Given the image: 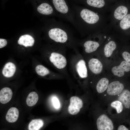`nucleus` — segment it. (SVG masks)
Wrapping results in <instances>:
<instances>
[{
    "instance_id": "nucleus-1",
    "label": "nucleus",
    "mask_w": 130,
    "mask_h": 130,
    "mask_svg": "<svg viewBox=\"0 0 130 130\" xmlns=\"http://www.w3.org/2000/svg\"><path fill=\"white\" fill-rule=\"evenodd\" d=\"M68 0L74 13V27L81 36H89L110 28L109 15L96 12Z\"/></svg>"
},
{
    "instance_id": "nucleus-2",
    "label": "nucleus",
    "mask_w": 130,
    "mask_h": 130,
    "mask_svg": "<svg viewBox=\"0 0 130 130\" xmlns=\"http://www.w3.org/2000/svg\"><path fill=\"white\" fill-rule=\"evenodd\" d=\"M52 27L49 29V38L56 44L77 49L78 39L75 38L70 29L63 23L55 20Z\"/></svg>"
},
{
    "instance_id": "nucleus-3",
    "label": "nucleus",
    "mask_w": 130,
    "mask_h": 130,
    "mask_svg": "<svg viewBox=\"0 0 130 130\" xmlns=\"http://www.w3.org/2000/svg\"><path fill=\"white\" fill-rule=\"evenodd\" d=\"M50 0L59 18L69 22L75 27L74 13L68 0Z\"/></svg>"
},
{
    "instance_id": "nucleus-4",
    "label": "nucleus",
    "mask_w": 130,
    "mask_h": 130,
    "mask_svg": "<svg viewBox=\"0 0 130 130\" xmlns=\"http://www.w3.org/2000/svg\"><path fill=\"white\" fill-rule=\"evenodd\" d=\"M96 12L104 15L110 13L112 5L106 0H70Z\"/></svg>"
},
{
    "instance_id": "nucleus-5",
    "label": "nucleus",
    "mask_w": 130,
    "mask_h": 130,
    "mask_svg": "<svg viewBox=\"0 0 130 130\" xmlns=\"http://www.w3.org/2000/svg\"><path fill=\"white\" fill-rule=\"evenodd\" d=\"M65 46L57 44L56 51L51 53L49 60L59 72L67 71V61L66 56Z\"/></svg>"
},
{
    "instance_id": "nucleus-6",
    "label": "nucleus",
    "mask_w": 130,
    "mask_h": 130,
    "mask_svg": "<svg viewBox=\"0 0 130 130\" xmlns=\"http://www.w3.org/2000/svg\"><path fill=\"white\" fill-rule=\"evenodd\" d=\"M75 54L72 57L70 62L71 71L80 78H86L88 76L86 62L82 58L77 49L75 50Z\"/></svg>"
},
{
    "instance_id": "nucleus-7",
    "label": "nucleus",
    "mask_w": 130,
    "mask_h": 130,
    "mask_svg": "<svg viewBox=\"0 0 130 130\" xmlns=\"http://www.w3.org/2000/svg\"><path fill=\"white\" fill-rule=\"evenodd\" d=\"M129 10L122 0L114 3L109 15V25L111 28L122 19L128 14Z\"/></svg>"
},
{
    "instance_id": "nucleus-8",
    "label": "nucleus",
    "mask_w": 130,
    "mask_h": 130,
    "mask_svg": "<svg viewBox=\"0 0 130 130\" xmlns=\"http://www.w3.org/2000/svg\"><path fill=\"white\" fill-rule=\"evenodd\" d=\"M85 39H78V45L82 46L84 48L85 52L87 53H91L95 51L100 46L98 42L91 39L90 36Z\"/></svg>"
},
{
    "instance_id": "nucleus-9",
    "label": "nucleus",
    "mask_w": 130,
    "mask_h": 130,
    "mask_svg": "<svg viewBox=\"0 0 130 130\" xmlns=\"http://www.w3.org/2000/svg\"><path fill=\"white\" fill-rule=\"evenodd\" d=\"M97 124L98 130H112L114 129L112 121L105 114L102 115L98 117Z\"/></svg>"
},
{
    "instance_id": "nucleus-10",
    "label": "nucleus",
    "mask_w": 130,
    "mask_h": 130,
    "mask_svg": "<svg viewBox=\"0 0 130 130\" xmlns=\"http://www.w3.org/2000/svg\"><path fill=\"white\" fill-rule=\"evenodd\" d=\"M111 28L115 32H123L130 29V13H128Z\"/></svg>"
},
{
    "instance_id": "nucleus-11",
    "label": "nucleus",
    "mask_w": 130,
    "mask_h": 130,
    "mask_svg": "<svg viewBox=\"0 0 130 130\" xmlns=\"http://www.w3.org/2000/svg\"><path fill=\"white\" fill-rule=\"evenodd\" d=\"M70 104L68 108V111L71 115L77 114L82 107L83 103L82 100L76 96L72 97L70 100Z\"/></svg>"
},
{
    "instance_id": "nucleus-12",
    "label": "nucleus",
    "mask_w": 130,
    "mask_h": 130,
    "mask_svg": "<svg viewBox=\"0 0 130 130\" xmlns=\"http://www.w3.org/2000/svg\"><path fill=\"white\" fill-rule=\"evenodd\" d=\"M38 12L40 14L45 15L54 14L57 16L54 12L53 8L47 0H41V2L37 8Z\"/></svg>"
},
{
    "instance_id": "nucleus-13",
    "label": "nucleus",
    "mask_w": 130,
    "mask_h": 130,
    "mask_svg": "<svg viewBox=\"0 0 130 130\" xmlns=\"http://www.w3.org/2000/svg\"><path fill=\"white\" fill-rule=\"evenodd\" d=\"M124 88V86L122 84L118 81H114L108 85L107 92L109 95L115 96L120 94Z\"/></svg>"
},
{
    "instance_id": "nucleus-14",
    "label": "nucleus",
    "mask_w": 130,
    "mask_h": 130,
    "mask_svg": "<svg viewBox=\"0 0 130 130\" xmlns=\"http://www.w3.org/2000/svg\"><path fill=\"white\" fill-rule=\"evenodd\" d=\"M130 71V67L125 61H122L118 66L113 67L111 71L113 74L119 77L123 76L124 72H128Z\"/></svg>"
},
{
    "instance_id": "nucleus-15",
    "label": "nucleus",
    "mask_w": 130,
    "mask_h": 130,
    "mask_svg": "<svg viewBox=\"0 0 130 130\" xmlns=\"http://www.w3.org/2000/svg\"><path fill=\"white\" fill-rule=\"evenodd\" d=\"M88 64L89 69L93 73L98 74L101 72L103 69V65L98 59L91 58L89 60Z\"/></svg>"
},
{
    "instance_id": "nucleus-16",
    "label": "nucleus",
    "mask_w": 130,
    "mask_h": 130,
    "mask_svg": "<svg viewBox=\"0 0 130 130\" xmlns=\"http://www.w3.org/2000/svg\"><path fill=\"white\" fill-rule=\"evenodd\" d=\"M111 39V37H108L107 40L108 42L105 44L104 47V54L107 57H109L111 56L117 46L116 42Z\"/></svg>"
},
{
    "instance_id": "nucleus-17",
    "label": "nucleus",
    "mask_w": 130,
    "mask_h": 130,
    "mask_svg": "<svg viewBox=\"0 0 130 130\" xmlns=\"http://www.w3.org/2000/svg\"><path fill=\"white\" fill-rule=\"evenodd\" d=\"M13 92L11 89L7 87L2 88L0 91V102L3 104L8 102L11 99Z\"/></svg>"
},
{
    "instance_id": "nucleus-18",
    "label": "nucleus",
    "mask_w": 130,
    "mask_h": 130,
    "mask_svg": "<svg viewBox=\"0 0 130 130\" xmlns=\"http://www.w3.org/2000/svg\"><path fill=\"white\" fill-rule=\"evenodd\" d=\"M125 107L127 109L130 108V91L126 89L124 90L120 93L118 98Z\"/></svg>"
},
{
    "instance_id": "nucleus-19",
    "label": "nucleus",
    "mask_w": 130,
    "mask_h": 130,
    "mask_svg": "<svg viewBox=\"0 0 130 130\" xmlns=\"http://www.w3.org/2000/svg\"><path fill=\"white\" fill-rule=\"evenodd\" d=\"M16 70L15 65L11 62L6 63L4 66L2 71L3 75L7 78L11 77L13 76Z\"/></svg>"
},
{
    "instance_id": "nucleus-20",
    "label": "nucleus",
    "mask_w": 130,
    "mask_h": 130,
    "mask_svg": "<svg viewBox=\"0 0 130 130\" xmlns=\"http://www.w3.org/2000/svg\"><path fill=\"white\" fill-rule=\"evenodd\" d=\"M19 111L16 108L12 107L8 110L6 115V121L9 123L15 122L18 119L19 116Z\"/></svg>"
},
{
    "instance_id": "nucleus-21",
    "label": "nucleus",
    "mask_w": 130,
    "mask_h": 130,
    "mask_svg": "<svg viewBox=\"0 0 130 130\" xmlns=\"http://www.w3.org/2000/svg\"><path fill=\"white\" fill-rule=\"evenodd\" d=\"M18 44L25 47L33 46L34 42V38L31 35L25 34L21 36L18 40Z\"/></svg>"
},
{
    "instance_id": "nucleus-22",
    "label": "nucleus",
    "mask_w": 130,
    "mask_h": 130,
    "mask_svg": "<svg viewBox=\"0 0 130 130\" xmlns=\"http://www.w3.org/2000/svg\"><path fill=\"white\" fill-rule=\"evenodd\" d=\"M109 83L108 79L106 78L101 79L98 82L96 87L97 92L101 93L105 91L107 88Z\"/></svg>"
},
{
    "instance_id": "nucleus-23",
    "label": "nucleus",
    "mask_w": 130,
    "mask_h": 130,
    "mask_svg": "<svg viewBox=\"0 0 130 130\" xmlns=\"http://www.w3.org/2000/svg\"><path fill=\"white\" fill-rule=\"evenodd\" d=\"M39 98L38 94L35 92H32L27 97L26 102L27 105L30 107L34 105L37 103Z\"/></svg>"
},
{
    "instance_id": "nucleus-24",
    "label": "nucleus",
    "mask_w": 130,
    "mask_h": 130,
    "mask_svg": "<svg viewBox=\"0 0 130 130\" xmlns=\"http://www.w3.org/2000/svg\"><path fill=\"white\" fill-rule=\"evenodd\" d=\"M44 123L40 119L32 120L29 123L28 129L30 130H38L43 125Z\"/></svg>"
},
{
    "instance_id": "nucleus-25",
    "label": "nucleus",
    "mask_w": 130,
    "mask_h": 130,
    "mask_svg": "<svg viewBox=\"0 0 130 130\" xmlns=\"http://www.w3.org/2000/svg\"><path fill=\"white\" fill-rule=\"evenodd\" d=\"M35 70L38 75L42 76H44L50 73L49 70L41 65L37 66L35 68Z\"/></svg>"
},
{
    "instance_id": "nucleus-26",
    "label": "nucleus",
    "mask_w": 130,
    "mask_h": 130,
    "mask_svg": "<svg viewBox=\"0 0 130 130\" xmlns=\"http://www.w3.org/2000/svg\"><path fill=\"white\" fill-rule=\"evenodd\" d=\"M111 106L112 107L116 109L118 113H120L123 110V104L119 100L116 101L112 102L111 104Z\"/></svg>"
},
{
    "instance_id": "nucleus-27",
    "label": "nucleus",
    "mask_w": 130,
    "mask_h": 130,
    "mask_svg": "<svg viewBox=\"0 0 130 130\" xmlns=\"http://www.w3.org/2000/svg\"><path fill=\"white\" fill-rule=\"evenodd\" d=\"M52 102L54 107L56 109H58L60 106L59 100L56 97H53L52 99Z\"/></svg>"
},
{
    "instance_id": "nucleus-28",
    "label": "nucleus",
    "mask_w": 130,
    "mask_h": 130,
    "mask_svg": "<svg viewBox=\"0 0 130 130\" xmlns=\"http://www.w3.org/2000/svg\"><path fill=\"white\" fill-rule=\"evenodd\" d=\"M122 56L125 61L130 67V53L128 52L125 51L123 53Z\"/></svg>"
},
{
    "instance_id": "nucleus-29",
    "label": "nucleus",
    "mask_w": 130,
    "mask_h": 130,
    "mask_svg": "<svg viewBox=\"0 0 130 130\" xmlns=\"http://www.w3.org/2000/svg\"><path fill=\"white\" fill-rule=\"evenodd\" d=\"M7 41L5 39H0V48H3L7 44Z\"/></svg>"
},
{
    "instance_id": "nucleus-30",
    "label": "nucleus",
    "mask_w": 130,
    "mask_h": 130,
    "mask_svg": "<svg viewBox=\"0 0 130 130\" xmlns=\"http://www.w3.org/2000/svg\"><path fill=\"white\" fill-rule=\"evenodd\" d=\"M118 130H128V129L123 125H120L118 127Z\"/></svg>"
},
{
    "instance_id": "nucleus-31",
    "label": "nucleus",
    "mask_w": 130,
    "mask_h": 130,
    "mask_svg": "<svg viewBox=\"0 0 130 130\" xmlns=\"http://www.w3.org/2000/svg\"><path fill=\"white\" fill-rule=\"evenodd\" d=\"M110 2L113 4L119 0H106Z\"/></svg>"
}]
</instances>
